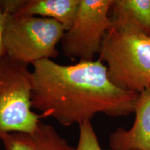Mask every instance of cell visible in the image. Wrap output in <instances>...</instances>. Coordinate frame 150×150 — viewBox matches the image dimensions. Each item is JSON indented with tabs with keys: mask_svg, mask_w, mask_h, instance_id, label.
Instances as JSON below:
<instances>
[{
	"mask_svg": "<svg viewBox=\"0 0 150 150\" xmlns=\"http://www.w3.org/2000/svg\"><path fill=\"white\" fill-rule=\"evenodd\" d=\"M33 108L64 127L80 124L96 114L110 117L134 113L138 93L116 86L99 60L61 65L43 59L32 65Z\"/></svg>",
	"mask_w": 150,
	"mask_h": 150,
	"instance_id": "1",
	"label": "cell"
},
{
	"mask_svg": "<svg viewBox=\"0 0 150 150\" xmlns=\"http://www.w3.org/2000/svg\"><path fill=\"white\" fill-rule=\"evenodd\" d=\"M99 60L120 88L139 93L150 86V36L112 27L103 40Z\"/></svg>",
	"mask_w": 150,
	"mask_h": 150,
	"instance_id": "2",
	"label": "cell"
},
{
	"mask_svg": "<svg viewBox=\"0 0 150 150\" xmlns=\"http://www.w3.org/2000/svg\"><path fill=\"white\" fill-rule=\"evenodd\" d=\"M4 13V55L26 65L59 56L56 47L65 32L59 22L41 17Z\"/></svg>",
	"mask_w": 150,
	"mask_h": 150,
	"instance_id": "3",
	"label": "cell"
},
{
	"mask_svg": "<svg viewBox=\"0 0 150 150\" xmlns=\"http://www.w3.org/2000/svg\"><path fill=\"white\" fill-rule=\"evenodd\" d=\"M32 73L28 65L4 55L0 62V139L12 133H31L40 123L33 111Z\"/></svg>",
	"mask_w": 150,
	"mask_h": 150,
	"instance_id": "4",
	"label": "cell"
},
{
	"mask_svg": "<svg viewBox=\"0 0 150 150\" xmlns=\"http://www.w3.org/2000/svg\"><path fill=\"white\" fill-rule=\"evenodd\" d=\"M113 0H80L72 26L61 44L63 54L79 61H92L100 52L104 38L112 27L110 17Z\"/></svg>",
	"mask_w": 150,
	"mask_h": 150,
	"instance_id": "5",
	"label": "cell"
},
{
	"mask_svg": "<svg viewBox=\"0 0 150 150\" xmlns=\"http://www.w3.org/2000/svg\"><path fill=\"white\" fill-rule=\"evenodd\" d=\"M134 113L130 129L120 127L110 134L111 150H150V86L138 93Z\"/></svg>",
	"mask_w": 150,
	"mask_h": 150,
	"instance_id": "6",
	"label": "cell"
},
{
	"mask_svg": "<svg viewBox=\"0 0 150 150\" xmlns=\"http://www.w3.org/2000/svg\"><path fill=\"white\" fill-rule=\"evenodd\" d=\"M80 0H4L0 1L4 13L53 19L67 31L72 26Z\"/></svg>",
	"mask_w": 150,
	"mask_h": 150,
	"instance_id": "7",
	"label": "cell"
},
{
	"mask_svg": "<svg viewBox=\"0 0 150 150\" xmlns=\"http://www.w3.org/2000/svg\"><path fill=\"white\" fill-rule=\"evenodd\" d=\"M5 150H75L55 128L40 122L31 133H12L0 139Z\"/></svg>",
	"mask_w": 150,
	"mask_h": 150,
	"instance_id": "8",
	"label": "cell"
},
{
	"mask_svg": "<svg viewBox=\"0 0 150 150\" xmlns=\"http://www.w3.org/2000/svg\"><path fill=\"white\" fill-rule=\"evenodd\" d=\"M110 17L115 29L150 36V0H113Z\"/></svg>",
	"mask_w": 150,
	"mask_h": 150,
	"instance_id": "9",
	"label": "cell"
},
{
	"mask_svg": "<svg viewBox=\"0 0 150 150\" xmlns=\"http://www.w3.org/2000/svg\"><path fill=\"white\" fill-rule=\"evenodd\" d=\"M79 138L75 150H102L91 121L79 125Z\"/></svg>",
	"mask_w": 150,
	"mask_h": 150,
	"instance_id": "10",
	"label": "cell"
},
{
	"mask_svg": "<svg viewBox=\"0 0 150 150\" xmlns=\"http://www.w3.org/2000/svg\"><path fill=\"white\" fill-rule=\"evenodd\" d=\"M4 20L5 16L0 7V62L1 59L4 56V44H3V38H4Z\"/></svg>",
	"mask_w": 150,
	"mask_h": 150,
	"instance_id": "11",
	"label": "cell"
}]
</instances>
